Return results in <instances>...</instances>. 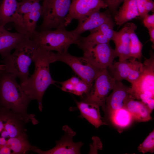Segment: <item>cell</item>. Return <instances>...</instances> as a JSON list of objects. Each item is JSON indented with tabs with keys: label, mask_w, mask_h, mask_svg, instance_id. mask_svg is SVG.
Instances as JSON below:
<instances>
[{
	"label": "cell",
	"mask_w": 154,
	"mask_h": 154,
	"mask_svg": "<svg viewBox=\"0 0 154 154\" xmlns=\"http://www.w3.org/2000/svg\"><path fill=\"white\" fill-rule=\"evenodd\" d=\"M57 53L37 48L33 62L35 68L33 74L25 82L20 84L21 87L31 101L37 100L39 110L42 109V99L48 87L57 82L52 78L49 65L57 61Z\"/></svg>",
	"instance_id": "obj_1"
},
{
	"label": "cell",
	"mask_w": 154,
	"mask_h": 154,
	"mask_svg": "<svg viewBox=\"0 0 154 154\" xmlns=\"http://www.w3.org/2000/svg\"><path fill=\"white\" fill-rule=\"evenodd\" d=\"M16 76L4 70L0 71V107L9 110L26 123H38L35 115L27 113L31 101L17 81Z\"/></svg>",
	"instance_id": "obj_2"
},
{
	"label": "cell",
	"mask_w": 154,
	"mask_h": 154,
	"mask_svg": "<svg viewBox=\"0 0 154 154\" xmlns=\"http://www.w3.org/2000/svg\"><path fill=\"white\" fill-rule=\"evenodd\" d=\"M37 48L34 41L28 38L17 46L13 54L3 58L1 62L5 66V70L18 78L20 84L25 82Z\"/></svg>",
	"instance_id": "obj_3"
},
{
	"label": "cell",
	"mask_w": 154,
	"mask_h": 154,
	"mask_svg": "<svg viewBox=\"0 0 154 154\" xmlns=\"http://www.w3.org/2000/svg\"><path fill=\"white\" fill-rule=\"evenodd\" d=\"M80 36H76L72 31H68L65 28L54 30H35L30 38L38 48L61 53L68 51L70 45L77 44Z\"/></svg>",
	"instance_id": "obj_4"
},
{
	"label": "cell",
	"mask_w": 154,
	"mask_h": 154,
	"mask_svg": "<svg viewBox=\"0 0 154 154\" xmlns=\"http://www.w3.org/2000/svg\"><path fill=\"white\" fill-rule=\"evenodd\" d=\"M150 57L145 58L141 76L131 84L129 93L134 99L139 100L151 110L154 108V54L150 51Z\"/></svg>",
	"instance_id": "obj_5"
},
{
	"label": "cell",
	"mask_w": 154,
	"mask_h": 154,
	"mask_svg": "<svg viewBox=\"0 0 154 154\" xmlns=\"http://www.w3.org/2000/svg\"><path fill=\"white\" fill-rule=\"evenodd\" d=\"M38 0H22L18 2L14 26L17 32L30 38L35 31L41 16L42 5Z\"/></svg>",
	"instance_id": "obj_6"
},
{
	"label": "cell",
	"mask_w": 154,
	"mask_h": 154,
	"mask_svg": "<svg viewBox=\"0 0 154 154\" xmlns=\"http://www.w3.org/2000/svg\"><path fill=\"white\" fill-rule=\"evenodd\" d=\"M71 0H43L41 7V31L65 28V19Z\"/></svg>",
	"instance_id": "obj_7"
},
{
	"label": "cell",
	"mask_w": 154,
	"mask_h": 154,
	"mask_svg": "<svg viewBox=\"0 0 154 154\" xmlns=\"http://www.w3.org/2000/svg\"><path fill=\"white\" fill-rule=\"evenodd\" d=\"M57 60L68 65L81 80L90 85L93 84L96 78L104 70L95 66L84 56H74L68 51L57 52Z\"/></svg>",
	"instance_id": "obj_8"
},
{
	"label": "cell",
	"mask_w": 154,
	"mask_h": 154,
	"mask_svg": "<svg viewBox=\"0 0 154 154\" xmlns=\"http://www.w3.org/2000/svg\"><path fill=\"white\" fill-rule=\"evenodd\" d=\"M116 82L107 69L103 70L94 80L89 93L81 97L82 100L101 107L104 111L106 98Z\"/></svg>",
	"instance_id": "obj_9"
},
{
	"label": "cell",
	"mask_w": 154,
	"mask_h": 154,
	"mask_svg": "<svg viewBox=\"0 0 154 154\" xmlns=\"http://www.w3.org/2000/svg\"><path fill=\"white\" fill-rule=\"evenodd\" d=\"M82 50L83 56L95 66L102 70L107 69L117 57L110 42L97 44Z\"/></svg>",
	"instance_id": "obj_10"
},
{
	"label": "cell",
	"mask_w": 154,
	"mask_h": 154,
	"mask_svg": "<svg viewBox=\"0 0 154 154\" xmlns=\"http://www.w3.org/2000/svg\"><path fill=\"white\" fill-rule=\"evenodd\" d=\"M107 7L103 0H72L65 19V27L74 19L77 20L79 24L92 13Z\"/></svg>",
	"instance_id": "obj_11"
},
{
	"label": "cell",
	"mask_w": 154,
	"mask_h": 154,
	"mask_svg": "<svg viewBox=\"0 0 154 154\" xmlns=\"http://www.w3.org/2000/svg\"><path fill=\"white\" fill-rule=\"evenodd\" d=\"M64 134L60 139L56 141V145L53 148L47 151H43L38 147L33 146L31 151L39 154H78L84 143L81 141L74 142L73 137L75 132L67 125L63 126Z\"/></svg>",
	"instance_id": "obj_12"
},
{
	"label": "cell",
	"mask_w": 154,
	"mask_h": 154,
	"mask_svg": "<svg viewBox=\"0 0 154 154\" xmlns=\"http://www.w3.org/2000/svg\"><path fill=\"white\" fill-rule=\"evenodd\" d=\"M112 90L106 98L104 111L107 116L114 112L125 108L128 100L132 96L129 93V88L121 81H116Z\"/></svg>",
	"instance_id": "obj_13"
},
{
	"label": "cell",
	"mask_w": 154,
	"mask_h": 154,
	"mask_svg": "<svg viewBox=\"0 0 154 154\" xmlns=\"http://www.w3.org/2000/svg\"><path fill=\"white\" fill-rule=\"evenodd\" d=\"M29 38L18 32H9L4 27L0 28V54L2 58L9 55L13 49Z\"/></svg>",
	"instance_id": "obj_14"
},
{
	"label": "cell",
	"mask_w": 154,
	"mask_h": 154,
	"mask_svg": "<svg viewBox=\"0 0 154 154\" xmlns=\"http://www.w3.org/2000/svg\"><path fill=\"white\" fill-rule=\"evenodd\" d=\"M111 19L110 16L107 12H102L100 10L95 11L78 24L76 28L72 31L76 36H79L83 33L96 29Z\"/></svg>",
	"instance_id": "obj_15"
},
{
	"label": "cell",
	"mask_w": 154,
	"mask_h": 154,
	"mask_svg": "<svg viewBox=\"0 0 154 154\" xmlns=\"http://www.w3.org/2000/svg\"><path fill=\"white\" fill-rule=\"evenodd\" d=\"M111 40L115 44L114 50L119 61H122L129 59L130 54V40L126 23L118 31H115Z\"/></svg>",
	"instance_id": "obj_16"
},
{
	"label": "cell",
	"mask_w": 154,
	"mask_h": 154,
	"mask_svg": "<svg viewBox=\"0 0 154 154\" xmlns=\"http://www.w3.org/2000/svg\"><path fill=\"white\" fill-rule=\"evenodd\" d=\"M75 101L80 112V117L85 119L96 128L102 125H108L102 119L99 106L82 100Z\"/></svg>",
	"instance_id": "obj_17"
},
{
	"label": "cell",
	"mask_w": 154,
	"mask_h": 154,
	"mask_svg": "<svg viewBox=\"0 0 154 154\" xmlns=\"http://www.w3.org/2000/svg\"><path fill=\"white\" fill-rule=\"evenodd\" d=\"M114 16L116 24L119 27L136 17H139L136 0H124Z\"/></svg>",
	"instance_id": "obj_18"
},
{
	"label": "cell",
	"mask_w": 154,
	"mask_h": 154,
	"mask_svg": "<svg viewBox=\"0 0 154 154\" xmlns=\"http://www.w3.org/2000/svg\"><path fill=\"white\" fill-rule=\"evenodd\" d=\"M132 96L128 100L125 108L131 115L134 120L138 122L149 121L151 119V112L142 101H136Z\"/></svg>",
	"instance_id": "obj_19"
},
{
	"label": "cell",
	"mask_w": 154,
	"mask_h": 154,
	"mask_svg": "<svg viewBox=\"0 0 154 154\" xmlns=\"http://www.w3.org/2000/svg\"><path fill=\"white\" fill-rule=\"evenodd\" d=\"M135 58L131 57L124 60L113 63L107 69L110 75L116 81L126 80Z\"/></svg>",
	"instance_id": "obj_20"
},
{
	"label": "cell",
	"mask_w": 154,
	"mask_h": 154,
	"mask_svg": "<svg viewBox=\"0 0 154 154\" xmlns=\"http://www.w3.org/2000/svg\"><path fill=\"white\" fill-rule=\"evenodd\" d=\"M17 0H2L0 4V28L14 23L17 8Z\"/></svg>",
	"instance_id": "obj_21"
},
{
	"label": "cell",
	"mask_w": 154,
	"mask_h": 154,
	"mask_svg": "<svg viewBox=\"0 0 154 154\" xmlns=\"http://www.w3.org/2000/svg\"><path fill=\"white\" fill-rule=\"evenodd\" d=\"M126 24L127 26L130 40V57L137 59L139 61L142 56L143 45L135 32L137 26L134 23H132L127 22Z\"/></svg>",
	"instance_id": "obj_22"
},
{
	"label": "cell",
	"mask_w": 154,
	"mask_h": 154,
	"mask_svg": "<svg viewBox=\"0 0 154 154\" xmlns=\"http://www.w3.org/2000/svg\"><path fill=\"white\" fill-rule=\"evenodd\" d=\"M108 117L119 131L128 127L134 121L130 114L125 108L114 112Z\"/></svg>",
	"instance_id": "obj_23"
},
{
	"label": "cell",
	"mask_w": 154,
	"mask_h": 154,
	"mask_svg": "<svg viewBox=\"0 0 154 154\" xmlns=\"http://www.w3.org/2000/svg\"><path fill=\"white\" fill-rule=\"evenodd\" d=\"M90 34L87 36H80L78 46L82 50L93 47L99 44L110 42V41L99 32L94 31H90Z\"/></svg>",
	"instance_id": "obj_24"
},
{
	"label": "cell",
	"mask_w": 154,
	"mask_h": 154,
	"mask_svg": "<svg viewBox=\"0 0 154 154\" xmlns=\"http://www.w3.org/2000/svg\"><path fill=\"white\" fill-rule=\"evenodd\" d=\"M143 71V63L135 59L126 80L131 84L134 82L140 77Z\"/></svg>",
	"instance_id": "obj_25"
},
{
	"label": "cell",
	"mask_w": 154,
	"mask_h": 154,
	"mask_svg": "<svg viewBox=\"0 0 154 154\" xmlns=\"http://www.w3.org/2000/svg\"><path fill=\"white\" fill-rule=\"evenodd\" d=\"M114 22L112 19L91 31L99 32L110 41L113 37L115 31L114 29Z\"/></svg>",
	"instance_id": "obj_26"
},
{
	"label": "cell",
	"mask_w": 154,
	"mask_h": 154,
	"mask_svg": "<svg viewBox=\"0 0 154 154\" xmlns=\"http://www.w3.org/2000/svg\"><path fill=\"white\" fill-rule=\"evenodd\" d=\"M139 151L143 154L154 152V130L151 132L143 141L137 147Z\"/></svg>",
	"instance_id": "obj_27"
},
{
	"label": "cell",
	"mask_w": 154,
	"mask_h": 154,
	"mask_svg": "<svg viewBox=\"0 0 154 154\" xmlns=\"http://www.w3.org/2000/svg\"><path fill=\"white\" fill-rule=\"evenodd\" d=\"M92 85L89 84L80 80L78 83L74 86L72 94L81 97L86 95L89 93Z\"/></svg>",
	"instance_id": "obj_28"
},
{
	"label": "cell",
	"mask_w": 154,
	"mask_h": 154,
	"mask_svg": "<svg viewBox=\"0 0 154 154\" xmlns=\"http://www.w3.org/2000/svg\"><path fill=\"white\" fill-rule=\"evenodd\" d=\"M92 139L93 142L90 145V151L89 153L97 154L98 150L102 149V143L100 138L97 137H93Z\"/></svg>",
	"instance_id": "obj_29"
},
{
	"label": "cell",
	"mask_w": 154,
	"mask_h": 154,
	"mask_svg": "<svg viewBox=\"0 0 154 154\" xmlns=\"http://www.w3.org/2000/svg\"><path fill=\"white\" fill-rule=\"evenodd\" d=\"M143 19L144 26L147 29L154 27V13L151 15L147 14Z\"/></svg>",
	"instance_id": "obj_30"
},
{
	"label": "cell",
	"mask_w": 154,
	"mask_h": 154,
	"mask_svg": "<svg viewBox=\"0 0 154 154\" xmlns=\"http://www.w3.org/2000/svg\"><path fill=\"white\" fill-rule=\"evenodd\" d=\"M112 11H115L118 6L124 0H103Z\"/></svg>",
	"instance_id": "obj_31"
},
{
	"label": "cell",
	"mask_w": 154,
	"mask_h": 154,
	"mask_svg": "<svg viewBox=\"0 0 154 154\" xmlns=\"http://www.w3.org/2000/svg\"><path fill=\"white\" fill-rule=\"evenodd\" d=\"M59 83L61 86V89L63 91L72 93L74 88V86L70 83L68 80Z\"/></svg>",
	"instance_id": "obj_32"
},
{
	"label": "cell",
	"mask_w": 154,
	"mask_h": 154,
	"mask_svg": "<svg viewBox=\"0 0 154 154\" xmlns=\"http://www.w3.org/2000/svg\"><path fill=\"white\" fill-rule=\"evenodd\" d=\"M147 0H136L139 15V17L142 19L147 15L145 12L144 6Z\"/></svg>",
	"instance_id": "obj_33"
},
{
	"label": "cell",
	"mask_w": 154,
	"mask_h": 154,
	"mask_svg": "<svg viewBox=\"0 0 154 154\" xmlns=\"http://www.w3.org/2000/svg\"><path fill=\"white\" fill-rule=\"evenodd\" d=\"M145 12L147 14L150 11L154 13V2L153 0H148L146 2L144 6Z\"/></svg>",
	"instance_id": "obj_34"
},
{
	"label": "cell",
	"mask_w": 154,
	"mask_h": 154,
	"mask_svg": "<svg viewBox=\"0 0 154 154\" xmlns=\"http://www.w3.org/2000/svg\"><path fill=\"white\" fill-rule=\"evenodd\" d=\"M150 37V40L152 42V47L154 49V27L150 28L147 29Z\"/></svg>",
	"instance_id": "obj_35"
},
{
	"label": "cell",
	"mask_w": 154,
	"mask_h": 154,
	"mask_svg": "<svg viewBox=\"0 0 154 154\" xmlns=\"http://www.w3.org/2000/svg\"><path fill=\"white\" fill-rule=\"evenodd\" d=\"M68 80L72 84L75 86L78 83L80 80L76 76H73L68 79Z\"/></svg>",
	"instance_id": "obj_36"
},
{
	"label": "cell",
	"mask_w": 154,
	"mask_h": 154,
	"mask_svg": "<svg viewBox=\"0 0 154 154\" xmlns=\"http://www.w3.org/2000/svg\"><path fill=\"white\" fill-rule=\"evenodd\" d=\"M5 66L4 64H0V71L5 70Z\"/></svg>",
	"instance_id": "obj_37"
},
{
	"label": "cell",
	"mask_w": 154,
	"mask_h": 154,
	"mask_svg": "<svg viewBox=\"0 0 154 154\" xmlns=\"http://www.w3.org/2000/svg\"><path fill=\"white\" fill-rule=\"evenodd\" d=\"M39 0V1H40L41 0Z\"/></svg>",
	"instance_id": "obj_38"
}]
</instances>
